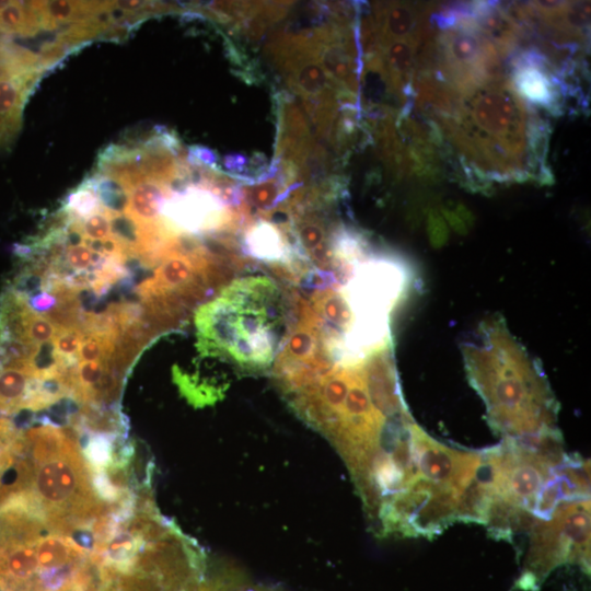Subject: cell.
<instances>
[{
  "label": "cell",
  "mask_w": 591,
  "mask_h": 591,
  "mask_svg": "<svg viewBox=\"0 0 591 591\" xmlns=\"http://www.w3.org/2000/svg\"><path fill=\"white\" fill-rule=\"evenodd\" d=\"M246 196L252 206L265 211H270L279 200L280 188L275 182H263L252 186L246 192Z\"/></svg>",
  "instance_id": "obj_18"
},
{
  "label": "cell",
  "mask_w": 591,
  "mask_h": 591,
  "mask_svg": "<svg viewBox=\"0 0 591 591\" xmlns=\"http://www.w3.org/2000/svg\"><path fill=\"white\" fill-rule=\"evenodd\" d=\"M387 61L393 71L403 80L413 63V49L406 40H395L387 50Z\"/></svg>",
  "instance_id": "obj_19"
},
{
  "label": "cell",
  "mask_w": 591,
  "mask_h": 591,
  "mask_svg": "<svg viewBox=\"0 0 591 591\" xmlns=\"http://www.w3.org/2000/svg\"><path fill=\"white\" fill-rule=\"evenodd\" d=\"M32 376L21 368H0V415L12 416L22 408Z\"/></svg>",
  "instance_id": "obj_12"
},
{
  "label": "cell",
  "mask_w": 591,
  "mask_h": 591,
  "mask_svg": "<svg viewBox=\"0 0 591 591\" xmlns=\"http://www.w3.org/2000/svg\"><path fill=\"white\" fill-rule=\"evenodd\" d=\"M144 545L141 534L124 526L113 531L90 557L114 576L125 575L132 570Z\"/></svg>",
  "instance_id": "obj_9"
},
{
  "label": "cell",
  "mask_w": 591,
  "mask_h": 591,
  "mask_svg": "<svg viewBox=\"0 0 591 591\" xmlns=\"http://www.w3.org/2000/svg\"><path fill=\"white\" fill-rule=\"evenodd\" d=\"M174 380L178 384L182 393L197 406L209 404L218 398V394L223 389L210 386L207 383H196V380L187 374H184L176 367L173 368Z\"/></svg>",
  "instance_id": "obj_15"
},
{
  "label": "cell",
  "mask_w": 591,
  "mask_h": 591,
  "mask_svg": "<svg viewBox=\"0 0 591 591\" xmlns=\"http://www.w3.org/2000/svg\"><path fill=\"white\" fill-rule=\"evenodd\" d=\"M462 348L468 380L494 430L511 439L559 432L558 405L543 372L502 321L484 322L477 340Z\"/></svg>",
  "instance_id": "obj_2"
},
{
  "label": "cell",
  "mask_w": 591,
  "mask_h": 591,
  "mask_svg": "<svg viewBox=\"0 0 591 591\" xmlns=\"http://www.w3.org/2000/svg\"><path fill=\"white\" fill-rule=\"evenodd\" d=\"M409 430L413 457L420 477L451 489L459 496L475 476L482 462V451L445 445L415 422Z\"/></svg>",
  "instance_id": "obj_7"
},
{
  "label": "cell",
  "mask_w": 591,
  "mask_h": 591,
  "mask_svg": "<svg viewBox=\"0 0 591 591\" xmlns=\"http://www.w3.org/2000/svg\"><path fill=\"white\" fill-rule=\"evenodd\" d=\"M40 572L63 568L86 560L90 556L69 537L50 532L35 543Z\"/></svg>",
  "instance_id": "obj_10"
},
{
  "label": "cell",
  "mask_w": 591,
  "mask_h": 591,
  "mask_svg": "<svg viewBox=\"0 0 591 591\" xmlns=\"http://www.w3.org/2000/svg\"><path fill=\"white\" fill-rule=\"evenodd\" d=\"M83 338L84 332L80 326L57 332L53 340L59 358L66 364L78 363V352Z\"/></svg>",
  "instance_id": "obj_16"
},
{
  "label": "cell",
  "mask_w": 591,
  "mask_h": 591,
  "mask_svg": "<svg viewBox=\"0 0 591 591\" xmlns=\"http://www.w3.org/2000/svg\"><path fill=\"white\" fill-rule=\"evenodd\" d=\"M297 84L305 93H317L326 85V74L317 63L308 62L297 73Z\"/></svg>",
  "instance_id": "obj_20"
},
{
  "label": "cell",
  "mask_w": 591,
  "mask_h": 591,
  "mask_svg": "<svg viewBox=\"0 0 591 591\" xmlns=\"http://www.w3.org/2000/svg\"><path fill=\"white\" fill-rule=\"evenodd\" d=\"M118 439L109 434L91 431L88 443L80 450L90 473L103 472L111 465L114 443Z\"/></svg>",
  "instance_id": "obj_13"
},
{
  "label": "cell",
  "mask_w": 591,
  "mask_h": 591,
  "mask_svg": "<svg viewBox=\"0 0 591 591\" xmlns=\"http://www.w3.org/2000/svg\"><path fill=\"white\" fill-rule=\"evenodd\" d=\"M58 331L45 316L32 312L26 327L27 339L31 344L39 345L51 340Z\"/></svg>",
  "instance_id": "obj_21"
},
{
  "label": "cell",
  "mask_w": 591,
  "mask_h": 591,
  "mask_svg": "<svg viewBox=\"0 0 591 591\" xmlns=\"http://www.w3.org/2000/svg\"><path fill=\"white\" fill-rule=\"evenodd\" d=\"M416 19L414 13L405 7H393L385 15L386 34L396 37V40H406L412 37Z\"/></svg>",
  "instance_id": "obj_17"
},
{
  "label": "cell",
  "mask_w": 591,
  "mask_h": 591,
  "mask_svg": "<svg viewBox=\"0 0 591 591\" xmlns=\"http://www.w3.org/2000/svg\"><path fill=\"white\" fill-rule=\"evenodd\" d=\"M299 293L266 276L237 278L195 315L198 350L242 370L271 366L294 324Z\"/></svg>",
  "instance_id": "obj_1"
},
{
  "label": "cell",
  "mask_w": 591,
  "mask_h": 591,
  "mask_svg": "<svg viewBox=\"0 0 591 591\" xmlns=\"http://www.w3.org/2000/svg\"><path fill=\"white\" fill-rule=\"evenodd\" d=\"M162 224L175 235L213 234L235 223V212L212 188L189 186L165 197Z\"/></svg>",
  "instance_id": "obj_6"
},
{
  "label": "cell",
  "mask_w": 591,
  "mask_h": 591,
  "mask_svg": "<svg viewBox=\"0 0 591 591\" xmlns=\"http://www.w3.org/2000/svg\"><path fill=\"white\" fill-rule=\"evenodd\" d=\"M28 306L38 314H45L57 305L56 298L47 291H38L26 298Z\"/></svg>",
  "instance_id": "obj_23"
},
{
  "label": "cell",
  "mask_w": 591,
  "mask_h": 591,
  "mask_svg": "<svg viewBox=\"0 0 591 591\" xmlns=\"http://www.w3.org/2000/svg\"><path fill=\"white\" fill-rule=\"evenodd\" d=\"M525 568L518 588L534 591L564 563L589 568L590 500L560 503L548 520L538 519L530 531Z\"/></svg>",
  "instance_id": "obj_4"
},
{
  "label": "cell",
  "mask_w": 591,
  "mask_h": 591,
  "mask_svg": "<svg viewBox=\"0 0 591 591\" xmlns=\"http://www.w3.org/2000/svg\"><path fill=\"white\" fill-rule=\"evenodd\" d=\"M22 434L32 472L28 490L50 532L67 536L72 528L93 524L106 512L105 502L93 490L74 428L40 425Z\"/></svg>",
  "instance_id": "obj_3"
},
{
  "label": "cell",
  "mask_w": 591,
  "mask_h": 591,
  "mask_svg": "<svg viewBox=\"0 0 591 591\" xmlns=\"http://www.w3.org/2000/svg\"><path fill=\"white\" fill-rule=\"evenodd\" d=\"M40 30L32 1H0L1 33L33 36Z\"/></svg>",
  "instance_id": "obj_11"
},
{
  "label": "cell",
  "mask_w": 591,
  "mask_h": 591,
  "mask_svg": "<svg viewBox=\"0 0 591 591\" xmlns=\"http://www.w3.org/2000/svg\"><path fill=\"white\" fill-rule=\"evenodd\" d=\"M101 208L93 183L91 178H88L67 196L62 209L72 218L82 220L100 211Z\"/></svg>",
  "instance_id": "obj_14"
},
{
  "label": "cell",
  "mask_w": 591,
  "mask_h": 591,
  "mask_svg": "<svg viewBox=\"0 0 591 591\" xmlns=\"http://www.w3.org/2000/svg\"><path fill=\"white\" fill-rule=\"evenodd\" d=\"M515 91L528 102L559 114L571 92L557 67L537 49L518 53L511 60Z\"/></svg>",
  "instance_id": "obj_8"
},
{
  "label": "cell",
  "mask_w": 591,
  "mask_h": 591,
  "mask_svg": "<svg viewBox=\"0 0 591 591\" xmlns=\"http://www.w3.org/2000/svg\"><path fill=\"white\" fill-rule=\"evenodd\" d=\"M45 71L39 55L0 36V150L15 141L24 106Z\"/></svg>",
  "instance_id": "obj_5"
},
{
  "label": "cell",
  "mask_w": 591,
  "mask_h": 591,
  "mask_svg": "<svg viewBox=\"0 0 591 591\" xmlns=\"http://www.w3.org/2000/svg\"><path fill=\"white\" fill-rule=\"evenodd\" d=\"M80 221L85 236L94 240H105L111 236L109 217L103 208Z\"/></svg>",
  "instance_id": "obj_22"
}]
</instances>
